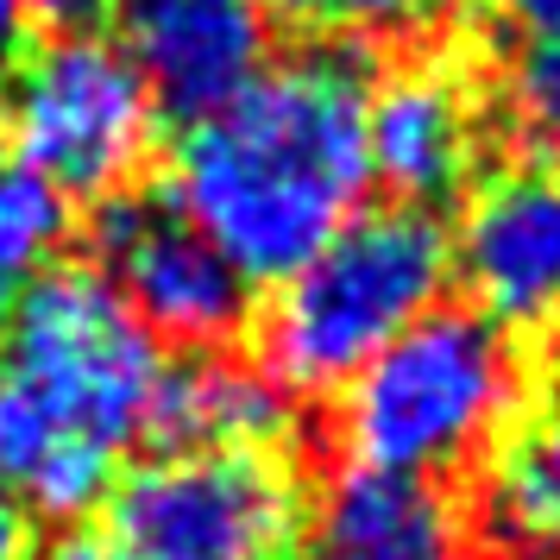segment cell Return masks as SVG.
I'll use <instances>...</instances> for the list:
<instances>
[{
	"label": "cell",
	"mask_w": 560,
	"mask_h": 560,
	"mask_svg": "<svg viewBox=\"0 0 560 560\" xmlns=\"http://www.w3.org/2000/svg\"><path fill=\"white\" fill-rule=\"evenodd\" d=\"M296 429V397L258 359L189 353L164 365L152 404L158 454H283Z\"/></svg>",
	"instance_id": "obj_12"
},
{
	"label": "cell",
	"mask_w": 560,
	"mask_h": 560,
	"mask_svg": "<svg viewBox=\"0 0 560 560\" xmlns=\"http://www.w3.org/2000/svg\"><path fill=\"white\" fill-rule=\"evenodd\" d=\"M120 45L158 120L196 127L271 63V20L253 0H139Z\"/></svg>",
	"instance_id": "obj_10"
},
{
	"label": "cell",
	"mask_w": 560,
	"mask_h": 560,
	"mask_svg": "<svg viewBox=\"0 0 560 560\" xmlns=\"http://www.w3.org/2000/svg\"><path fill=\"white\" fill-rule=\"evenodd\" d=\"M63 228H70L63 202L13 158L7 132H0V283L26 290L63 246Z\"/></svg>",
	"instance_id": "obj_14"
},
{
	"label": "cell",
	"mask_w": 560,
	"mask_h": 560,
	"mask_svg": "<svg viewBox=\"0 0 560 560\" xmlns=\"http://www.w3.org/2000/svg\"><path fill=\"white\" fill-rule=\"evenodd\" d=\"M308 498L283 454H152L107 491L127 560H303Z\"/></svg>",
	"instance_id": "obj_6"
},
{
	"label": "cell",
	"mask_w": 560,
	"mask_h": 560,
	"mask_svg": "<svg viewBox=\"0 0 560 560\" xmlns=\"http://www.w3.org/2000/svg\"><path fill=\"white\" fill-rule=\"evenodd\" d=\"M139 0H32V13H45L51 26H102L114 13H132Z\"/></svg>",
	"instance_id": "obj_17"
},
{
	"label": "cell",
	"mask_w": 560,
	"mask_h": 560,
	"mask_svg": "<svg viewBox=\"0 0 560 560\" xmlns=\"http://www.w3.org/2000/svg\"><path fill=\"white\" fill-rule=\"evenodd\" d=\"M365 95L353 45L271 57L228 107L183 127L164 196L246 283H283L365 208Z\"/></svg>",
	"instance_id": "obj_1"
},
{
	"label": "cell",
	"mask_w": 560,
	"mask_h": 560,
	"mask_svg": "<svg viewBox=\"0 0 560 560\" xmlns=\"http://www.w3.org/2000/svg\"><path fill=\"white\" fill-rule=\"evenodd\" d=\"M523 404V365L479 308H429L340 384L347 466L447 479L491 454Z\"/></svg>",
	"instance_id": "obj_4"
},
{
	"label": "cell",
	"mask_w": 560,
	"mask_h": 560,
	"mask_svg": "<svg viewBox=\"0 0 560 560\" xmlns=\"http://www.w3.org/2000/svg\"><path fill=\"white\" fill-rule=\"evenodd\" d=\"M303 560H466V516L441 479L340 466L308 504Z\"/></svg>",
	"instance_id": "obj_11"
},
{
	"label": "cell",
	"mask_w": 560,
	"mask_h": 560,
	"mask_svg": "<svg viewBox=\"0 0 560 560\" xmlns=\"http://www.w3.org/2000/svg\"><path fill=\"white\" fill-rule=\"evenodd\" d=\"M38 555V529H32V516L7 491H0V560H32Z\"/></svg>",
	"instance_id": "obj_19"
},
{
	"label": "cell",
	"mask_w": 560,
	"mask_h": 560,
	"mask_svg": "<svg viewBox=\"0 0 560 560\" xmlns=\"http://www.w3.org/2000/svg\"><path fill=\"white\" fill-rule=\"evenodd\" d=\"M485 152V102L447 57H416L365 95V158L404 208L454 202Z\"/></svg>",
	"instance_id": "obj_9"
},
{
	"label": "cell",
	"mask_w": 560,
	"mask_h": 560,
	"mask_svg": "<svg viewBox=\"0 0 560 560\" xmlns=\"http://www.w3.org/2000/svg\"><path fill=\"white\" fill-rule=\"evenodd\" d=\"M498 107H504L510 132L529 145V158H555L560 164V45L555 38H523L504 57Z\"/></svg>",
	"instance_id": "obj_15"
},
{
	"label": "cell",
	"mask_w": 560,
	"mask_h": 560,
	"mask_svg": "<svg viewBox=\"0 0 560 560\" xmlns=\"http://www.w3.org/2000/svg\"><path fill=\"white\" fill-rule=\"evenodd\" d=\"M454 278V246L422 208H359L322 253H308L265 308L258 365L290 397L340 390L365 359L416 328Z\"/></svg>",
	"instance_id": "obj_3"
},
{
	"label": "cell",
	"mask_w": 560,
	"mask_h": 560,
	"mask_svg": "<svg viewBox=\"0 0 560 560\" xmlns=\"http://www.w3.org/2000/svg\"><path fill=\"white\" fill-rule=\"evenodd\" d=\"M454 265L491 328L560 340V164L523 158L472 189Z\"/></svg>",
	"instance_id": "obj_8"
},
{
	"label": "cell",
	"mask_w": 560,
	"mask_h": 560,
	"mask_svg": "<svg viewBox=\"0 0 560 560\" xmlns=\"http://www.w3.org/2000/svg\"><path fill=\"white\" fill-rule=\"evenodd\" d=\"M32 45V0H0V89Z\"/></svg>",
	"instance_id": "obj_18"
},
{
	"label": "cell",
	"mask_w": 560,
	"mask_h": 560,
	"mask_svg": "<svg viewBox=\"0 0 560 560\" xmlns=\"http://www.w3.org/2000/svg\"><path fill=\"white\" fill-rule=\"evenodd\" d=\"M95 271L152 328L158 347L177 340L189 353H221L246 328L253 283L189 228L164 189H127L95 208Z\"/></svg>",
	"instance_id": "obj_7"
},
{
	"label": "cell",
	"mask_w": 560,
	"mask_h": 560,
	"mask_svg": "<svg viewBox=\"0 0 560 560\" xmlns=\"http://www.w3.org/2000/svg\"><path fill=\"white\" fill-rule=\"evenodd\" d=\"M164 347L95 265H45L0 334V491L38 516H82L152 429Z\"/></svg>",
	"instance_id": "obj_2"
},
{
	"label": "cell",
	"mask_w": 560,
	"mask_h": 560,
	"mask_svg": "<svg viewBox=\"0 0 560 560\" xmlns=\"http://www.w3.org/2000/svg\"><path fill=\"white\" fill-rule=\"evenodd\" d=\"M265 20L315 32V45H347L365 32H397L422 13V0H253Z\"/></svg>",
	"instance_id": "obj_16"
},
{
	"label": "cell",
	"mask_w": 560,
	"mask_h": 560,
	"mask_svg": "<svg viewBox=\"0 0 560 560\" xmlns=\"http://www.w3.org/2000/svg\"><path fill=\"white\" fill-rule=\"evenodd\" d=\"M510 13H516L523 38H555L560 45V0H510Z\"/></svg>",
	"instance_id": "obj_21"
},
{
	"label": "cell",
	"mask_w": 560,
	"mask_h": 560,
	"mask_svg": "<svg viewBox=\"0 0 560 560\" xmlns=\"http://www.w3.org/2000/svg\"><path fill=\"white\" fill-rule=\"evenodd\" d=\"M0 132L57 202H114L145 171L158 107L127 45L102 26H57L26 45L0 89Z\"/></svg>",
	"instance_id": "obj_5"
},
{
	"label": "cell",
	"mask_w": 560,
	"mask_h": 560,
	"mask_svg": "<svg viewBox=\"0 0 560 560\" xmlns=\"http://www.w3.org/2000/svg\"><path fill=\"white\" fill-rule=\"evenodd\" d=\"M38 560H127V555L107 541V529H70V535H57Z\"/></svg>",
	"instance_id": "obj_20"
},
{
	"label": "cell",
	"mask_w": 560,
	"mask_h": 560,
	"mask_svg": "<svg viewBox=\"0 0 560 560\" xmlns=\"http://www.w3.org/2000/svg\"><path fill=\"white\" fill-rule=\"evenodd\" d=\"M485 510L516 555L560 560V384L523 404L491 441Z\"/></svg>",
	"instance_id": "obj_13"
}]
</instances>
